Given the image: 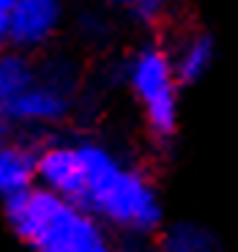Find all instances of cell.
<instances>
[{"mask_svg": "<svg viewBox=\"0 0 238 252\" xmlns=\"http://www.w3.org/2000/svg\"><path fill=\"white\" fill-rule=\"evenodd\" d=\"M159 252H219L216 239L197 222H170L159 230Z\"/></svg>", "mask_w": 238, "mask_h": 252, "instance_id": "9", "label": "cell"}, {"mask_svg": "<svg viewBox=\"0 0 238 252\" xmlns=\"http://www.w3.org/2000/svg\"><path fill=\"white\" fill-rule=\"evenodd\" d=\"M8 140H11V126H8L6 121L0 118V145H6Z\"/></svg>", "mask_w": 238, "mask_h": 252, "instance_id": "12", "label": "cell"}, {"mask_svg": "<svg viewBox=\"0 0 238 252\" xmlns=\"http://www.w3.org/2000/svg\"><path fill=\"white\" fill-rule=\"evenodd\" d=\"M38 187L132 239H150L164 227V203L153 181L99 140L38 148Z\"/></svg>", "mask_w": 238, "mask_h": 252, "instance_id": "1", "label": "cell"}, {"mask_svg": "<svg viewBox=\"0 0 238 252\" xmlns=\"http://www.w3.org/2000/svg\"><path fill=\"white\" fill-rule=\"evenodd\" d=\"M126 82L137 99L148 132L159 143H170L181 118V82L176 74L173 52L162 44H143L126 66Z\"/></svg>", "mask_w": 238, "mask_h": 252, "instance_id": "3", "label": "cell"}, {"mask_svg": "<svg viewBox=\"0 0 238 252\" xmlns=\"http://www.w3.org/2000/svg\"><path fill=\"white\" fill-rule=\"evenodd\" d=\"M3 211L11 233L33 252L88 250L107 239L93 217L44 187H33L3 203Z\"/></svg>", "mask_w": 238, "mask_h": 252, "instance_id": "2", "label": "cell"}, {"mask_svg": "<svg viewBox=\"0 0 238 252\" xmlns=\"http://www.w3.org/2000/svg\"><path fill=\"white\" fill-rule=\"evenodd\" d=\"M118 8H123L129 17H134L143 25H153L164 17L170 0H113Z\"/></svg>", "mask_w": 238, "mask_h": 252, "instance_id": "10", "label": "cell"}, {"mask_svg": "<svg viewBox=\"0 0 238 252\" xmlns=\"http://www.w3.org/2000/svg\"><path fill=\"white\" fill-rule=\"evenodd\" d=\"M33 187H38V148L11 137L0 145V200L8 203Z\"/></svg>", "mask_w": 238, "mask_h": 252, "instance_id": "6", "label": "cell"}, {"mask_svg": "<svg viewBox=\"0 0 238 252\" xmlns=\"http://www.w3.org/2000/svg\"><path fill=\"white\" fill-rule=\"evenodd\" d=\"M36 80H38V69L33 66L28 52L11 50V47L0 52V115L6 113Z\"/></svg>", "mask_w": 238, "mask_h": 252, "instance_id": "8", "label": "cell"}, {"mask_svg": "<svg viewBox=\"0 0 238 252\" xmlns=\"http://www.w3.org/2000/svg\"><path fill=\"white\" fill-rule=\"evenodd\" d=\"M63 22V0H17L8 11L6 47L33 52L44 47Z\"/></svg>", "mask_w": 238, "mask_h": 252, "instance_id": "5", "label": "cell"}, {"mask_svg": "<svg viewBox=\"0 0 238 252\" xmlns=\"http://www.w3.org/2000/svg\"><path fill=\"white\" fill-rule=\"evenodd\" d=\"M17 0H0V36L6 38V22H8V11L14 8Z\"/></svg>", "mask_w": 238, "mask_h": 252, "instance_id": "11", "label": "cell"}, {"mask_svg": "<svg viewBox=\"0 0 238 252\" xmlns=\"http://www.w3.org/2000/svg\"><path fill=\"white\" fill-rule=\"evenodd\" d=\"M3 50H6V38L0 36V52H3Z\"/></svg>", "mask_w": 238, "mask_h": 252, "instance_id": "14", "label": "cell"}, {"mask_svg": "<svg viewBox=\"0 0 238 252\" xmlns=\"http://www.w3.org/2000/svg\"><path fill=\"white\" fill-rule=\"evenodd\" d=\"M90 252H118V250H115V247L110 244V241H101V244H99V247H93Z\"/></svg>", "mask_w": 238, "mask_h": 252, "instance_id": "13", "label": "cell"}, {"mask_svg": "<svg viewBox=\"0 0 238 252\" xmlns=\"http://www.w3.org/2000/svg\"><path fill=\"white\" fill-rule=\"evenodd\" d=\"M173 63H176V74L181 88L186 85H197L216 63V41L208 31H194L181 41L176 52H173Z\"/></svg>", "mask_w": 238, "mask_h": 252, "instance_id": "7", "label": "cell"}, {"mask_svg": "<svg viewBox=\"0 0 238 252\" xmlns=\"http://www.w3.org/2000/svg\"><path fill=\"white\" fill-rule=\"evenodd\" d=\"M71 104V82L38 71V80L0 118L8 126H55L69 118Z\"/></svg>", "mask_w": 238, "mask_h": 252, "instance_id": "4", "label": "cell"}]
</instances>
